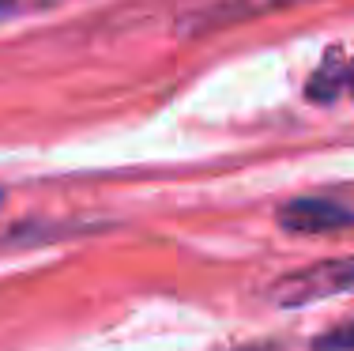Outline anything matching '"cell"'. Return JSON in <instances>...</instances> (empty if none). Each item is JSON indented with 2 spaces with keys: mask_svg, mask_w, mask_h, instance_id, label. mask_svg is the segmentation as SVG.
<instances>
[{
  "mask_svg": "<svg viewBox=\"0 0 354 351\" xmlns=\"http://www.w3.org/2000/svg\"><path fill=\"white\" fill-rule=\"evenodd\" d=\"M290 4H301V0H215L204 12L192 15V23H185V30H189V35H196V30H215V27H226V23H241V19H257V15L283 12V8H290Z\"/></svg>",
  "mask_w": 354,
  "mask_h": 351,
  "instance_id": "3957f363",
  "label": "cell"
},
{
  "mask_svg": "<svg viewBox=\"0 0 354 351\" xmlns=\"http://www.w3.org/2000/svg\"><path fill=\"white\" fill-rule=\"evenodd\" d=\"M313 351H354V321H343L335 329L320 332L313 340Z\"/></svg>",
  "mask_w": 354,
  "mask_h": 351,
  "instance_id": "5b68a950",
  "label": "cell"
},
{
  "mask_svg": "<svg viewBox=\"0 0 354 351\" xmlns=\"http://www.w3.org/2000/svg\"><path fill=\"white\" fill-rule=\"evenodd\" d=\"M279 227L294 234H328L354 227V208L328 197H301L279 208Z\"/></svg>",
  "mask_w": 354,
  "mask_h": 351,
  "instance_id": "7a4b0ae2",
  "label": "cell"
},
{
  "mask_svg": "<svg viewBox=\"0 0 354 351\" xmlns=\"http://www.w3.org/2000/svg\"><path fill=\"white\" fill-rule=\"evenodd\" d=\"M343 91L354 95V57L328 53L324 61H320V69L313 72V80L306 83V95L324 106V102H335Z\"/></svg>",
  "mask_w": 354,
  "mask_h": 351,
  "instance_id": "277c9868",
  "label": "cell"
},
{
  "mask_svg": "<svg viewBox=\"0 0 354 351\" xmlns=\"http://www.w3.org/2000/svg\"><path fill=\"white\" fill-rule=\"evenodd\" d=\"M354 295V257H339V261H317L309 269L286 272L272 283L268 303L294 310V306L324 303V298H343Z\"/></svg>",
  "mask_w": 354,
  "mask_h": 351,
  "instance_id": "6da1fadb",
  "label": "cell"
},
{
  "mask_svg": "<svg viewBox=\"0 0 354 351\" xmlns=\"http://www.w3.org/2000/svg\"><path fill=\"white\" fill-rule=\"evenodd\" d=\"M53 0H0V23L8 19H19V15H30V12H41L49 8Z\"/></svg>",
  "mask_w": 354,
  "mask_h": 351,
  "instance_id": "8992f818",
  "label": "cell"
}]
</instances>
